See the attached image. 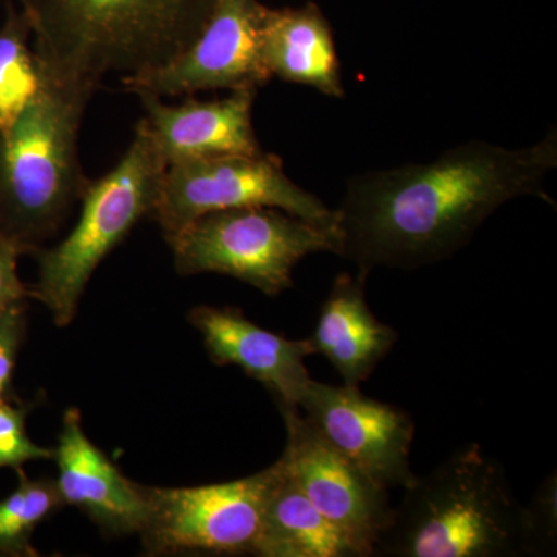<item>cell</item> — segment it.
I'll return each instance as SVG.
<instances>
[{
    "label": "cell",
    "instance_id": "obj_7",
    "mask_svg": "<svg viewBox=\"0 0 557 557\" xmlns=\"http://www.w3.org/2000/svg\"><path fill=\"white\" fill-rule=\"evenodd\" d=\"M259 207L282 209L339 234L335 209L296 185L282 160L263 150L171 164L150 219L168 242L209 212Z\"/></svg>",
    "mask_w": 557,
    "mask_h": 557
},
{
    "label": "cell",
    "instance_id": "obj_24",
    "mask_svg": "<svg viewBox=\"0 0 557 557\" xmlns=\"http://www.w3.org/2000/svg\"><path fill=\"white\" fill-rule=\"evenodd\" d=\"M0 2H2V0H0Z\"/></svg>",
    "mask_w": 557,
    "mask_h": 557
},
{
    "label": "cell",
    "instance_id": "obj_6",
    "mask_svg": "<svg viewBox=\"0 0 557 557\" xmlns=\"http://www.w3.org/2000/svg\"><path fill=\"white\" fill-rule=\"evenodd\" d=\"M168 244L182 276L223 274L277 296L293 287V271L307 256H338L341 237L282 209L259 207L209 212Z\"/></svg>",
    "mask_w": 557,
    "mask_h": 557
},
{
    "label": "cell",
    "instance_id": "obj_17",
    "mask_svg": "<svg viewBox=\"0 0 557 557\" xmlns=\"http://www.w3.org/2000/svg\"><path fill=\"white\" fill-rule=\"evenodd\" d=\"M267 504L255 556L364 557L358 545L321 515L289 478L284 461Z\"/></svg>",
    "mask_w": 557,
    "mask_h": 557
},
{
    "label": "cell",
    "instance_id": "obj_13",
    "mask_svg": "<svg viewBox=\"0 0 557 557\" xmlns=\"http://www.w3.org/2000/svg\"><path fill=\"white\" fill-rule=\"evenodd\" d=\"M188 319L203 336L214 364L237 366L259 381L277 405H299L311 381L306 366V358L313 355L309 338H284L259 327L236 307L200 306L189 311Z\"/></svg>",
    "mask_w": 557,
    "mask_h": 557
},
{
    "label": "cell",
    "instance_id": "obj_4",
    "mask_svg": "<svg viewBox=\"0 0 557 557\" xmlns=\"http://www.w3.org/2000/svg\"><path fill=\"white\" fill-rule=\"evenodd\" d=\"M87 104L42 81L20 119L0 131V234L24 256L60 231L89 185L78 149Z\"/></svg>",
    "mask_w": 557,
    "mask_h": 557
},
{
    "label": "cell",
    "instance_id": "obj_22",
    "mask_svg": "<svg viewBox=\"0 0 557 557\" xmlns=\"http://www.w3.org/2000/svg\"><path fill=\"white\" fill-rule=\"evenodd\" d=\"M27 333V300L13 304L0 319V403L20 399L13 379Z\"/></svg>",
    "mask_w": 557,
    "mask_h": 557
},
{
    "label": "cell",
    "instance_id": "obj_3",
    "mask_svg": "<svg viewBox=\"0 0 557 557\" xmlns=\"http://www.w3.org/2000/svg\"><path fill=\"white\" fill-rule=\"evenodd\" d=\"M375 556H527L525 505L504 467L471 443L406 487Z\"/></svg>",
    "mask_w": 557,
    "mask_h": 557
},
{
    "label": "cell",
    "instance_id": "obj_1",
    "mask_svg": "<svg viewBox=\"0 0 557 557\" xmlns=\"http://www.w3.org/2000/svg\"><path fill=\"white\" fill-rule=\"evenodd\" d=\"M557 168L555 127L509 149L463 143L429 161L354 175L335 209L341 258L358 270H413L456 255L498 208L536 197L556 208L545 180Z\"/></svg>",
    "mask_w": 557,
    "mask_h": 557
},
{
    "label": "cell",
    "instance_id": "obj_9",
    "mask_svg": "<svg viewBox=\"0 0 557 557\" xmlns=\"http://www.w3.org/2000/svg\"><path fill=\"white\" fill-rule=\"evenodd\" d=\"M269 7L259 0H215L199 36L160 67L123 76L131 94L178 97L200 90H259L270 75L263 61V24Z\"/></svg>",
    "mask_w": 557,
    "mask_h": 557
},
{
    "label": "cell",
    "instance_id": "obj_15",
    "mask_svg": "<svg viewBox=\"0 0 557 557\" xmlns=\"http://www.w3.org/2000/svg\"><path fill=\"white\" fill-rule=\"evenodd\" d=\"M369 273H341L333 281L309 341L313 355H322L346 386L368 381L398 341L397 330L379 321L366 298Z\"/></svg>",
    "mask_w": 557,
    "mask_h": 557
},
{
    "label": "cell",
    "instance_id": "obj_16",
    "mask_svg": "<svg viewBox=\"0 0 557 557\" xmlns=\"http://www.w3.org/2000/svg\"><path fill=\"white\" fill-rule=\"evenodd\" d=\"M262 49L273 78L313 87L332 98L346 95L332 27L317 3L269 9Z\"/></svg>",
    "mask_w": 557,
    "mask_h": 557
},
{
    "label": "cell",
    "instance_id": "obj_12",
    "mask_svg": "<svg viewBox=\"0 0 557 557\" xmlns=\"http://www.w3.org/2000/svg\"><path fill=\"white\" fill-rule=\"evenodd\" d=\"M53 460L54 482L65 505L84 512L104 536L141 533L149 511L145 486L124 478L104 450L90 442L79 409L70 408L62 417Z\"/></svg>",
    "mask_w": 557,
    "mask_h": 557
},
{
    "label": "cell",
    "instance_id": "obj_10",
    "mask_svg": "<svg viewBox=\"0 0 557 557\" xmlns=\"http://www.w3.org/2000/svg\"><path fill=\"white\" fill-rule=\"evenodd\" d=\"M277 408L287 431L281 460L289 478L324 518L358 545L364 557L375 556L376 545L394 519L388 490L333 448L298 406Z\"/></svg>",
    "mask_w": 557,
    "mask_h": 557
},
{
    "label": "cell",
    "instance_id": "obj_11",
    "mask_svg": "<svg viewBox=\"0 0 557 557\" xmlns=\"http://www.w3.org/2000/svg\"><path fill=\"white\" fill-rule=\"evenodd\" d=\"M298 408L333 448L386 490H406L416 424L406 410L366 397L359 387L311 380Z\"/></svg>",
    "mask_w": 557,
    "mask_h": 557
},
{
    "label": "cell",
    "instance_id": "obj_18",
    "mask_svg": "<svg viewBox=\"0 0 557 557\" xmlns=\"http://www.w3.org/2000/svg\"><path fill=\"white\" fill-rule=\"evenodd\" d=\"M7 3L0 27V131L9 129L42 89L38 60L30 49V24L11 0Z\"/></svg>",
    "mask_w": 557,
    "mask_h": 557
},
{
    "label": "cell",
    "instance_id": "obj_2",
    "mask_svg": "<svg viewBox=\"0 0 557 557\" xmlns=\"http://www.w3.org/2000/svg\"><path fill=\"white\" fill-rule=\"evenodd\" d=\"M46 83L89 101L112 73L160 67L199 36L215 0H20Z\"/></svg>",
    "mask_w": 557,
    "mask_h": 557
},
{
    "label": "cell",
    "instance_id": "obj_20",
    "mask_svg": "<svg viewBox=\"0 0 557 557\" xmlns=\"http://www.w3.org/2000/svg\"><path fill=\"white\" fill-rule=\"evenodd\" d=\"M38 403L21 398L0 403V469L16 471L27 461L53 458L54 448L36 445L27 432V418Z\"/></svg>",
    "mask_w": 557,
    "mask_h": 557
},
{
    "label": "cell",
    "instance_id": "obj_21",
    "mask_svg": "<svg viewBox=\"0 0 557 557\" xmlns=\"http://www.w3.org/2000/svg\"><path fill=\"white\" fill-rule=\"evenodd\" d=\"M557 545V478L548 475L525 505L527 556L555 555Z\"/></svg>",
    "mask_w": 557,
    "mask_h": 557
},
{
    "label": "cell",
    "instance_id": "obj_8",
    "mask_svg": "<svg viewBox=\"0 0 557 557\" xmlns=\"http://www.w3.org/2000/svg\"><path fill=\"white\" fill-rule=\"evenodd\" d=\"M281 475L278 460L258 474L189 487L145 486L149 511L139 536L148 555H252Z\"/></svg>",
    "mask_w": 557,
    "mask_h": 557
},
{
    "label": "cell",
    "instance_id": "obj_23",
    "mask_svg": "<svg viewBox=\"0 0 557 557\" xmlns=\"http://www.w3.org/2000/svg\"><path fill=\"white\" fill-rule=\"evenodd\" d=\"M22 251L13 242L0 234V319L13 304L30 298L28 287L17 273Z\"/></svg>",
    "mask_w": 557,
    "mask_h": 557
},
{
    "label": "cell",
    "instance_id": "obj_14",
    "mask_svg": "<svg viewBox=\"0 0 557 557\" xmlns=\"http://www.w3.org/2000/svg\"><path fill=\"white\" fill-rule=\"evenodd\" d=\"M146 124L161 157L171 164L223 156H255L262 152L252 106L258 90H236L220 100H188L164 104L161 97L138 91Z\"/></svg>",
    "mask_w": 557,
    "mask_h": 557
},
{
    "label": "cell",
    "instance_id": "obj_19",
    "mask_svg": "<svg viewBox=\"0 0 557 557\" xmlns=\"http://www.w3.org/2000/svg\"><path fill=\"white\" fill-rule=\"evenodd\" d=\"M16 471V490L0 498V556L35 557L33 533L65 504L54 480L30 479L22 468Z\"/></svg>",
    "mask_w": 557,
    "mask_h": 557
},
{
    "label": "cell",
    "instance_id": "obj_5",
    "mask_svg": "<svg viewBox=\"0 0 557 557\" xmlns=\"http://www.w3.org/2000/svg\"><path fill=\"white\" fill-rule=\"evenodd\" d=\"M166 170L148 124L139 120L119 163L87 185L72 233L57 247L40 248L33 255L39 270L28 295L50 310L58 327H67L76 317L81 296L102 260L129 236L139 220L150 218Z\"/></svg>",
    "mask_w": 557,
    "mask_h": 557
}]
</instances>
